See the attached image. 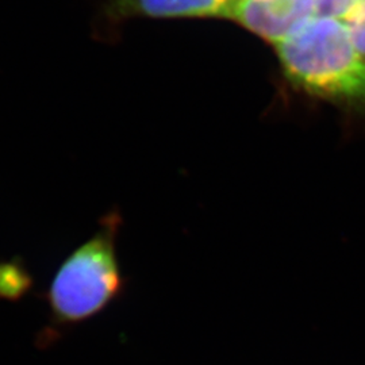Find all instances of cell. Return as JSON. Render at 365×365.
I'll return each mask as SVG.
<instances>
[{
	"instance_id": "7a4b0ae2",
	"label": "cell",
	"mask_w": 365,
	"mask_h": 365,
	"mask_svg": "<svg viewBox=\"0 0 365 365\" xmlns=\"http://www.w3.org/2000/svg\"><path fill=\"white\" fill-rule=\"evenodd\" d=\"M122 218L106 214L93 235L60 264L43 294L53 324L78 325L106 310L123 294L125 274L118 259Z\"/></svg>"
},
{
	"instance_id": "6da1fadb",
	"label": "cell",
	"mask_w": 365,
	"mask_h": 365,
	"mask_svg": "<svg viewBox=\"0 0 365 365\" xmlns=\"http://www.w3.org/2000/svg\"><path fill=\"white\" fill-rule=\"evenodd\" d=\"M274 48L294 88L365 114V58L344 22L312 18Z\"/></svg>"
},
{
	"instance_id": "8992f818",
	"label": "cell",
	"mask_w": 365,
	"mask_h": 365,
	"mask_svg": "<svg viewBox=\"0 0 365 365\" xmlns=\"http://www.w3.org/2000/svg\"><path fill=\"white\" fill-rule=\"evenodd\" d=\"M359 0H313L314 16L345 22Z\"/></svg>"
},
{
	"instance_id": "52a82bcc",
	"label": "cell",
	"mask_w": 365,
	"mask_h": 365,
	"mask_svg": "<svg viewBox=\"0 0 365 365\" xmlns=\"http://www.w3.org/2000/svg\"><path fill=\"white\" fill-rule=\"evenodd\" d=\"M344 24L348 29L354 48L365 58V0H359Z\"/></svg>"
},
{
	"instance_id": "5b68a950",
	"label": "cell",
	"mask_w": 365,
	"mask_h": 365,
	"mask_svg": "<svg viewBox=\"0 0 365 365\" xmlns=\"http://www.w3.org/2000/svg\"><path fill=\"white\" fill-rule=\"evenodd\" d=\"M31 287V274L19 259L0 262V299H21Z\"/></svg>"
},
{
	"instance_id": "277c9868",
	"label": "cell",
	"mask_w": 365,
	"mask_h": 365,
	"mask_svg": "<svg viewBox=\"0 0 365 365\" xmlns=\"http://www.w3.org/2000/svg\"><path fill=\"white\" fill-rule=\"evenodd\" d=\"M235 0H114V16L229 18Z\"/></svg>"
},
{
	"instance_id": "3957f363",
	"label": "cell",
	"mask_w": 365,
	"mask_h": 365,
	"mask_svg": "<svg viewBox=\"0 0 365 365\" xmlns=\"http://www.w3.org/2000/svg\"><path fill=\"white\" fill-rule=\"evenodd\" d=\"M229 18L277 45L315 16L313 0H235Z\"/></svg>"
}]
</instances>
